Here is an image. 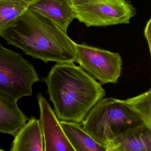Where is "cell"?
I'll return each instance as SVG.
<instances>
[{"instance_id":"1","label":"cell","mask_w":151,"mask_h":151,"mask_svg":"<svg viewBox=\"0 0 151 151\" xmlns=\"http://www.w3.org/2000/svg\"><path fill=\"white\" fill-rule=\"evenodd\" d=\"M7 42L47 64L76 63L75 42L49 19L27 9L0 32Z\"/></svg>"},{"instance_id":"2","label":"cell","mask_w":151,"mask_h":151,"mask_svg":"<svg viewBox=\"0 0 151 151\" xmlns=\"http://www.w3.org/2000/svg\"><path fill=\"white\" fill-rule=\"evenodd\" d=\"M42 79L59 121L80 124L106 94L99 83L74 63H57Z\"/></svg>"},{"instance_id":"3","label":"cell","mask_w":151,"mask_h":151,"mask_svg":"<svg viewBox=\"0 0 151 151\" xmlns=\"http://www.w3.org/2000/svg\"><path fill=\"white\" fill-rule=\"evenodd\" d=\"M144 125L151 128V89L126 100L103 99L81 123L89 134L104 145L128 130Z\"/></svg>"},{"instance_id":"4","label":"cell","mask_w":151,"mask_h":151,"mask_svg":"<svg viewBox=\"0 0 151 151\" xmlns=\"http://www.w3.org/2000/svg\"><path fill=\"white\" fill-rule=\"evenodd\" d=\"M75 18L87 27L128 24L136 10L127 0H69Z\"/></svg>"},{"instance_id":"5","label":"cell","mask_w":151,"mask_h":151,"mask_svg":"<svg viewBox=\"0 0 151 151\" xmlns=\"http://www.w3.org/2000/svg\"><path fill=\"white\" fill-rule=\"evenodd\" d=\"M40 81L33 65L0 43V91L17 100L32 96L33 84Z\"/></svg>"},{"instance_id":"6","label":"cell","mask_w":151,"mask_h":151,"mask_svg":"<svg viewBox=\"0 0 151 151\" xmlns=\"http://www.w3.org/2000/svg\"><path fill=\"white\" fill-rule=\"evenodd\" d=\"M76 63L101 85L117 83L121 76L122 60L120 55L86 44L75 43Z\"/></svg>"},{"instance_id":"7","label":"cell","mask_w":151,"mask_h":151,"mask_svg":"<svg viewBox=\"0 0 151 151\" xmlns=\"http://www.w3.org/2000/svg\"><path fill=\"white\" fill-rule=\"evenodd\" d=\"M40 112V122L42 131L44 151H76L71 144L46 99L37 95Z\"/></svg>"},{"instance_id":"8","label":"cell","mask_w":151,"mask_h":151,"mask_svg":"<svg viewBox=\"0 0 151 151\" xmlns=\"http://www.w3.org/2000/svg\"><path fill=\"white\" fill-rule=\"evenodd\" d=\"M28 9L47 18L65 33L75 18L69 0H36Z\"/></svg>"},{"instance_id":"9","label":"cell","mask_w":151,"mask_h":151,"mask_svg":"<svg viewBox=\"0 0 151 151\" xmlns=\"http://www.w3.org/2000/svg\"><path fill=\"white\" fill-rule=\"evenodd\" d=\"M28 120L17 100L0 91V132L15 136Z\"/></svg>"},{"instance_id":"10","label":"cell","mask_w":151,"mask_h":151,"mask_svg":"<svg viewBox=\"0 0 151 151\" xmlns=\"http://www.w3.org/2000/svg\"><path fill=\"white\" fill-rule=\"evenodd\" d=\"M14 137L10 151H44L40 121L34 117H31Z\"/></svg>"},{"instance_id":"11","label":"cell","mask_w":151,"mask_h":151,"mask_svg":"<svg viewBox=\"0 0 151 151\" xmlns=\"http://www.w3.org/2000/svg\"><path fill=\"white\" fill-rule=\"evenodd\" d=\"M124 151H151V128L132 129L109 142Z\"/></svg>"},{"instance_id":"12","label":"cell","mask_w":151,"mask_h":151,"mask_svg":"<svg viewBox=\"0 0 151 151\" xmlns=\"http://www.w3.org/2000/svg\"><path fill=\"white\" fill-rule=\"evenodd\" d=\"M59 123L75 151H107L105 146L95 141L80 124L62 121Z\"/></svg>"},{"instance_id":"13","label":"cell","mask_w":151,"mask_h":151,"mask_svg":"<svg viewBox=\"0 0 151 151\" xmlns=\"http://www.w3.org/2000/svg\"><path fill=\"white\" fill-rule=\"evenodd\" d=\"M36 0H0V32Z\"/></svg>"},{"instance_id":"14","label":"cell","mask_w":151,"mask_h":151,"mask_svg":"<svg viewBox=\"0 0 151 151\" xmlns=\"http://www.w3.org/2000/svg\"><path fill=\"white\" fill-rule=\"evenodd\" d=\"M151 19H150L147 25H146V27L144 29V36L145 38L148 41V44L149 45V48H150V51H151Z\"/></svg>"},{"instance_id":"15","label":"cell","mask_w":151,"mask_h":151,"mask_svg":"<svg viewBox=\"0 0 151 151\" xmlns=\"http://www.w3.org/2000/svg\"><path fill=\"white\" fill-rule=\"evenodd\" d=\"M107 149V151H124L115 146L111 142H108L105 145Z\"/></svg>"},{"instance_id":"16","label":"cell","mask_w":151,"mask_h":151,"mask_svg":"<svg viewBox=\"0 0 151 151\" xmlns=\"http://www.w3.org/2000/svg\"><path fill=\"white\" fill-rule=\"evenodd\" d=\"M0 151H5L3 150H1V149H0Z\"/></svg>"}]
</instances>
